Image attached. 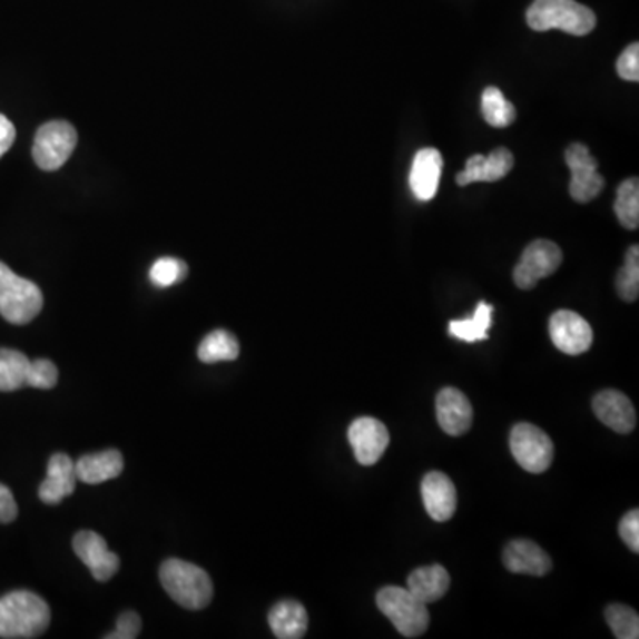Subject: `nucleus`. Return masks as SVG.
Returning a JSON list of instances; mask_svg holds the SVG:
<instances>
[{"label":"nucleus","mask_w":639,"mask_h":639,"mask_svg":"<svg viewBox=\"0 0 639 639\" xmlns=\"http://www.w3.org/2000/svg\"><path fill=\"white\" fill-rule=\"evenodd\" d=\"M49 623V604L32 591H11L0 599V638H38Z\"/></svg>","instance_id":"1"},{"label":"nucleus","mask_w":639,"mask_h":639,"mask_svg":"<svg viewBox=\"0 0 639 639\" xmlns=\"http://www.w3.org/2000/svg\"><path fill=\"white\" fill-rule=\"evenodd\" d=\"M160 582L167 596L175 600L181 608L197 611L210 604L214 597V584L210 576L206 574L201 567L194 566L189 561L166 560L160 567Z\"/></svg>","instance_id":"2"},{"label":"nucleus","mask_w":639,"mask_h":639,"mask_svg":"<svg viewBox=\"0 0 639 639\" xmlns=\"http://www.w3.org/2000/svg\"><path fill=\"white\" fill-rule=\"evenodd\" d=\"M525 20L533 31L560 29L572 36L590 35L597 26L596 13L576 0H534Z\"/></svg>","instance_id":"3"},{"label":"nucleus","mask_w":639,"mask_h":639,"mask_svg":"<svg viewBox=\"0 0 639 639\" xmlns=\"http://www.w3.org/2000/svg\"><path fill=\"white\" fill-rule=\"evenodd\" d=\"M43 294L32 281L17 276L6 263L0 262V315L9 324H29L40 315Z\"/></svg>","instance_id":"4"},{"label":"nucleus","mask_w":639,"mask_h":639,"mask_svg":"<svg viewBox=\"0 0 639 639\" xmlns=\"http://www.w3.org/2000/svg\"><path fill=\"white\" fill-rule=\"evenodd\" d=\"M377 606L403 638H420L429 629V608L405 588H382L377 593Z\"/></svg>","instance_id":"5"},{"label":"nucleus","mask_w":639,"mask_h":639,"mask_svg":"<svg viewBox=\"0 0 639 639\" xmlns=\"http://www.w3.org/2000/svg\"><path fill=\"white\" fill-rule=\"evenodd\" d=\"M510 450L517 464L528 473H545L554 459V444L542 429L531 423H517L510 434Z\"/></svg>","instance_id":"6"},{"label":"nucleus","mask_w":639,"mask_h":639,"mask_svg":"<svg viewBox=\"0 0 639 639\" xmlns=\"http://www.w3.org/2000/svg\"><path fill=\"white\" fill-rule=\"evenodd\" d=\"M77 130L68 121H49L36 131L32 157L43 171H58L73 154Z\"/></svg>","instance_id":"7"},{"label":"nucleus","mask_w":639,"mask_h":639,"mask_svg":"<svg viewBox=\"0 0 639 639\" xmlns=\"http://www.w3.org/2000/svg\"><path fill=\"white\" fill-rule=\"evenodd\" d=\"M563 253L551 240H534L525 247L521 262L513 271V283L521 289H531L539 281L549 277L560 268Z\"/></svg>","instance_id":"8"},{"label":"nucleus","mask_w":639,"mask_h":639,"mask_svg":"<svg viewBox=\"0 0 639 639\" xmlns=\"http://www.w3.org/2000/svg\"><path fill=\"white\" fill-rule=\"evenodd\" d=\"M566 163L570 169V196L578 203H588L604 189V178L599 173V163L591 157L584 145H570L566 151Z\"/></svg>","instance_id":"9"},{"label":"nucleus","mask_w":639,"mask_h":639,"mask_svg":"<svg viewBox=\"0 0 639 639\" xmlns=\"http://www.w3.org/2000/svg\"><path fill=\"white\" fill-rule=\"evenodd\" d=\"M549 334L558 351L579 355L590 351L593 343V328L578 313L560 309L549 320Z\"/></svg>","instance_id":"10"},{"label":"nucleus","mask_w":639,"mask_h":639,"mask_svg":"<svg viewBox=\"0 0 639 639\" xmlns=\"http://www.w3.org/2000/svg\"><path fill=\"white\" fill-rule=\"evenodd\" d=\"M348 441L354 448L355 460L361 465L377 464L390 446V430L375 417H357L348 426Z\"/></svg>","instance_id":"11"},{"label":"nucleus","mask_w":639,"mask_h":639,"mask_svg":"<svg viewBox=\"0 0 639 639\" xmlns=\"http://www.w3.org/2000/svg\"><path fill=\"white\" fill-rule=\"evenodd\" d=\"M73 551L82 560L83 566L91 570L97 581H109L119 570V558L109 551L106 540L95 531H80L73 537Z\"/></svg>","instance_id":"12"},{"label":"nucleus","mask_w":639,"mask_h":639,"mask_svg":"<svg viewBox=\"0 0 639 639\" xmlns=\"http://www.w3.org/2000/svg\"><path fill=\"white\" fill-rule=\"evenodd\" d=\"M435 411H438L439 425L448 435L459 438V435L468 434L469 429L473 426V405L468 396L455 387H444L438 394Z\"/></svg>","instance_id":"13"},{"label":"nucleus","mask_w":639,"mask_h":639,"mask_svg":"<svg viewBox=\"0 0 639 639\" xmlns=\"http://www.w3.org/2000/svg\"><path fill=\"white\" fill-rule=\"evenodd\" d=\"M597 420L618 434H631L636 429V409L622 391H600L593 399Z\"/></svg>","instance_id":"14"},{"label":"nucleus","mask_w":639,"mask_h":639,"mask_svg":"<svg viewBox=\"0 0 639 639\" xmlns=\"http://www.w3.org/2000/svg\"><path fill=\"white\" fill-rule=\"evenodd\" d=\"M503 563L513 574H528L534 578L548 576L552 569V561L548 552L533 540H512L504 548Z\"/></svg>","instance_id":"15"},{"label":"nucleus","mask_w":639,"mask_h":639,"mask_svg":"<svg viewBox=\"0 0 639 639\" xmlns=\"http://www.w3.org/2000/svg\"><path fill=\"white\" fill-rule=\"evenodd\" d=\"M426 512L438 522H448L456 512V489L450 476L432 471L421 482Z\"/></svg>","instance_id":"16"},{"label":"nucleus","mask_w":639,"mask_h":639,"mask_svg":"<svg viewBox=\"0 0 639 639\" xmlns=\"http://www.w3.org/2000/svg\"><path fill=\"white\" fill-rule=\"evenodd\" d=\"M513 164H515V158H513L512 151L507 148L494 149L486 157L474 155V157L469 158L464 171L456 176V184L460 187H465V185L478 184V181L503 180L504 176L512 171Z\"/></svg>","instance_id":"17"},{"label":"nucleus","mask_w":639,"mask_h":639,"mask_svg":"<svg viewBox=\"0 0 639 639\" xmlns=\"http://www.w3.org/2000/svg\"><path fill=\"white\" fill-rule=\"evenodd\" d=\"M443 155L438 149L423 148L417 151L412 163L411 184L412 193L420 201H430L438 194L441 173H443Z\"/></svg>","instance_id":"18"},{"label":"nucleus","mask_w":639,"mask_h":639,"mask_svg":"<svg viewBox=\"0 0 639 639\" xmlns=\"http://www.w3.org/2000/svg\"><path fill=\"white\" fill-rule=\"evenodd\" d=\"M77 486L75 462L65 453H56L50 456L47 478L40 485V500L45 504H59L65 498L73 494Z\"/></svg>","instance_id":"19"},{"label":"nucleus","mask_w":639,"mask_h":639,"mask_svg":"<svg viewBox=\"0 0 639 639\" xmlns=\"http://www.w3.org/2000/svg\"><path fill=\"white\" fill-rule=\"evenodd\" d=\"M124 455L118 450L101 451L95 455H86L75 462V474L80 482L88 485L115 480L124 473Z\"/></svg>","instance_id":"20"},{"label":"nucleus","mask_w":639,"mask_h":639,"mask_svg":"<svg viewBox=\"0 0 639 639\" xmlns=\"http://www.w3.org/2000/svg\"><path fill=\"white\" fill-rule=\"evenodd\" d=\"M307 611L297 600H281L268 613V626L279 639H301L307 631Z\"/></svg>","instance_id":"21"},{"label":"nucleus","mask_w":639,"mask_h":639,"mask_svg":"<svg viewBox=\"0 0 639 639\" xmlns=\"http://www.w3.org/2000/svg\"><path fill=\"white\" fill-rule=\"evenodd\" d=\"M450 582V574L443 566L421 567V569L412 570L409 576L407 590L423 604H432L446 596Z\"/></svg>","instance_id":"22"},{"label":"nucleus","mask_w":639,"mask_h":639,"mask_svg":"<svg viewBox=\"0 0 639 639\" xmlns=\"http://www.w3.org/2000/svg\"><path fill=\"white\" fill-rule=\"evenodd\" d=\"M492 312L494 307L491 304L480 303L476 312L468 320H453L450 324V334L459 337L465 343L485 342L489 337V328L492 327Z\"/></svg>","instance_id":"23"},{"label":"nucleus","mask_w":639,"mask_h":639,"mask_svg":"<svg viewBox=\"0 0 639 639\" xmlns=\"http://www.w3.org/2000/svg\"><path fill=\"white\" fill-rule=\"evenodd\" d=\"M31 360L26 354L11 348H0V391H11L27 387V373Z\"/></svg>","instance_id":"24"},{"label":"nucleus","mask_w":639,"mask_h":639,"mask_svg":"<svg viewBox=\"0 0 639 639\" xmlns=\"http://www.w3.org/2000/svg\"><path fill=\"white\" fill-rule=\"evenodd\" d=\"M238 355H240V345H238L237 337L223 328L208 334L197 348V357L206 364L235 361Z\"/></svg>","instance_id":"25"},{"label":"nucleus","mask_w":639,"mask_h":639,"mask_svg":"<svg viewBox=\"0 0 639 639\" xmlns=\"http://www.w3.org/2000/svg\"><path fill=\"white\" fill-rule=\"evenodd\" d=\"M482 115L491 127L507 128L515 121L517 110L500 89L491 86L482 95Z\"/></svg>","instance_id":"26"},{"label":"nucleus","mask_w":639,"mask_h":639,"mask_svg":"<svg viewBox=\"0 0 639 639\" xmlns=\"http://www.w3.org/2000/svg\"><path fill=\"white\" fill-rule=\"evenodd\" d=\"M615 214L623 228L638 229L639 226V180L629 178L618 187Z\"/></svg>","instance_id":"27"},{"label":"nucleus","mask_w":639,"mask_h":639,"mask_svg":"<svg viewBox=\"0 0 639 639\" xmlns=\"http://www.w3.org/2000/svg\"><path fill=\"white\" fill-rule=\"evenodd\" d=\"M617 292L626 303H635L639 297V247L627 250L626 263L618 271Z\"/></svg>","instance_id":"28"},{"label":"nucleus","mask_w":639,"mask_h":639,"mask_svg":"<svg viewBox=\"0 0 639 639\" xmlns=\"http://www.w3.org/2000/svg\"><path fill=\"white\" fill-rule=\"evenodd\" d=\"M606 620L611 627L615 638L638 639L639 617L635 609L626 604H611L606 609Z\"/></svg>","instance_id":"29"},{"label":"nucleus","mask_w":639,"mask_h":639,"mask_svg":"<svg viewBox=\"0 0 639 639\" xmlns=\"http://www.w3.org/2000/svg\"><path fill=\"white\" fill-rule=\"evenodd\" d=\"M189 274V267L181 259L160 258L149 268V281L157 288H169V286L180 283Z\"/></svg>","instance_id":"30"},{"label":"nucleus","mask_w":639,"mask_h":639,"mask_svg":"<svg viewBox=\"0 0 639 639\" xmlns=\"http://www.w3.org/2000/svg\"><path fill=\"white\" fill-rule=\"evenodd\" d=\"M59 372L56 364L49 360L31 361L27 373V387L35 390H52L58 384Z\"/></svg>","instance_id":"31"},{"label":"nucleus","mask_w":639,"mask_h":639,"mask_svg":"<svg viewBox=\"0 0 639 639\" xmlns=\"http://www.w3.org/2000/svg\"><path fill=\"white\" fill-rule=\"evenodd\" d=\"M617 71L623 80L638 82L639 80V45L632 43L623 50L622 56L618 58Z\"/></svg>","instance_id":"32"},{"label":"nucleus","mask_w":639,"mask_h":639,"mask_svg":"<svg viewBox=\"0 0 639 639\" xmlns=\"http://www.w3.org/2000/svg\"><path fill=\"white\" fill-rule=\"evenodd\" d=\"M618 533L622 537L627 548L638 554L639 552V510H631V512L623 515L620 525H618Z\"/></svg>","instance_id":"33"},{"label":"nucleus","mask_w":639,"mask_h":639,"mask_svg":"<svg viewBox=\"0 0 639 639\" xmlns=\"http://www.w3.org/2000/svg\"><path fill=\"white\" fill-rule=\"evenodd\" d=\"M140 632V618L134 611L119 615L115 631L107 635V639H136Z\"/></svg>","instance_id":"34"},{"label":"nucleus","mask_w":639,"mask_h":639,"mask_svg":"<svg viewBox=\"0 0 639 639\" xmlns=\"http://www.w3.org/2000/svg\"><path fill=\"white\" fill-rule=\"evenodd\" d=\"M18 515L17 501L8 486L0 483V522H13Z\"/></svg>","instance_id":"35"},{"label":"nucleus","mask_w":639,"mask_h":639,"mask_svg":"<svg viewBox=\"0 0 639 639\" xmlns=\"http://www.w3.org/2000/svg\"><path fill=\"white\" fill-rule=\"evenodd\" d=\"M14 137H17L14 125L4 115H0V157L13 146Z\"/></svg>","instance_id":"36"}]
</instances>
